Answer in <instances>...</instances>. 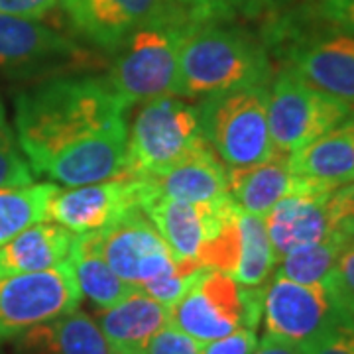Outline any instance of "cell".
Segmentation results:
<instances>
[{"label": "cell", "instance_id": "1", "mask_svg": "<svg viewBox=\"0 0 354 354\" xmlns=\"http://www.w3.org/2000/svg\"><path fill=\"white\" fill-rule=\"evenodd\" d=\"M128 109L104 77L41 79L14 97L16 138L36 176L101 183L127 174Z\"/></svg>", "mask_w": 354, "mask_h": 354}, {"label": "cell", "instance_id": "2", "mask_svg": "<svg viewBox=\"0 0 354 354\" xmlns=\"http://www.w3.org/2000/svg\"><path fill=\"white\" fill-rule=\"evenodd\" d=\"M274 75L262 34L241 22H189L174 95L203 101L239 88L268 87Z\"/></svg>", "mask_w": 354, "mask_h": 354}, {"label": "cell", "instance_id": "3", "mask_svg": "<svg viewBox=\"0 0 354 354\" xmlns=\"http://www.w3.org/2000/svg\"><path fill=\"white\" fill-rule=\"evenodd\" d=\"M260 34L281 67L354 109V34L307 16L297 4L264 22Z\"/></svg>", "mask_w": 354, "mask_h": 354}, {"label": "cell", "instance_id": "4", "mask_svg": "<svg viewBox=\"0 0 354 354\" xmlns=\"http://www.w3.org/2000/svg\"><path fill=\"white\" fill-rule=\"evenodd\" d=\"M266 286L246 288L221 270L203 268L189 290L169 307V327L209 342L239 329H258Z\"/></svg>", "mask_w": 354, "mask_h": 354}, {"label": "cell", "instance_id": "5", "mask_svg": "<svg viewBox=\"0 0 354 354\" xmlns=\"http://www.w3.org/2000/svg\"><path fill=\"white\" fill-rule=\"evenodd\" d=\"M187 26L183 14L167 18L138 30L114 51L104 79L128 106L174 95Z\"/></svg>", "mask_w": 354, "mask_h": 354}, {"label": "cell", "instance_id": "6", "mask_svg": "<svg viewBox=\"0 0 354 354\" xmlns=\"http://www.w3.org/2000/svg\"><path fill=\"white\" fill-rule=\"evenodd\" d=\"M205 142L199 104L176 95L142 102L128 127L127 174L142 179L162 176Z\"/></svg>", "mask_w": 354, "mask_h": 354}, {"label": "cell", "instance_id": "7", "mask_svg": "<svg viewBox=\"0 0 354 354\" xmlns=\"http://www.w3.org/2000/svg\"><path fill=\"white\" fill-rule=\"evenodd\" d=\"M268 87L239 88L199 102L203 136L228 169L262 164L276 153L268 124Z\"/></svg>", "mask_w": 354, "mask_h": 354}, {"label": "cell", "instance_id": "8", "mask_svg": "<svg viewBox=\"0 0 354 354\" xmlns=\"http://www.w3.org/2000/svg\"><path fill=\"white\" fill-rule=\"evenodd\" d=\"M276 262L295 248L333 236L354 242V181L333 189L290 195L264 216Z\"/></svg>", "mask_w": 354, "mask_h": 354}, {"label": "cell", "instance_id": "9", "mask_svg": "<svg viewBox=\"0 0 354 354\" xmlns=\"http://www.w3.org/2000/svg\"><path fill=\"white\" fill-rule=\"evenodd\" d=\"M270 85L268 124L274 152L290 156L354 116L351 104L309 87L286 67Z\"/></svg>", "mask_w": 354, "mask_h": 354}, {"label": "cell", "instance_id": "10", "mask_svg": "<svg viewBox=\"0 0 354 354\" xmlns=\"http://www.w3.org/2000/svg\"><path fill=\"white\" fill-rule=\"evenodd\" d=\"M99 65L95 53L50 26L0 14V73L50 79Z\"/></svg>", "mask_w": 354, "mask_h": 354}, {"label": "cell", "instance_id": "11", "mask_svg": "<svg viewBox=\"0 0 354 354\" xmlns=\"http://www.w3.org/2000/svg\"><path fill=\"white\" fill-rule=\"evenodd\" d=\"M79 301L81 290L69 262L0 278V342L75 311Z\"/></svg>", "mask_w": 354, "mask_h": 354}, {"label": "cell", "instance_id": "12", "mask_svg": "<svg viewBox=\"0 0 354 354\" xmlns=\"http://www.w3.org/2000/svg\"><path fill=\"white\" fill-rule=\"evenodd\" d=\"M266 335L299 348L315 342L335 325L351 319L335 304L325 283H297L274 276L264 295Z\"/></svg>", "mask_w": 354, "mask_h": 354}, {"label": "cell", "instance_id": "13", "mask_svg": "<svg viewBox=\"0 0 354 354\" xmlns=\"http://www.w3.org/2000/svg\"><path fill=\"white\" fill-rule=\"evenodd\" d=\"M93 234L106 264L134 290L169 274L177 266V258L142 209H132Z\"/></svg>", "mask_w": 354, "mask_h": 354}, {"label": "cell", "instance_id": "14", "mask_svg": "<svg viewBox=\"0 0 354 354\" xmlns=\"http://www.w3.org/2000/svg\"><path fill=\"white\" fill-rule=\"evenodd\" d=\"M59 6L79 38L111 55L142 28L183 14L171 0H59Z\"/></svg>", "mask_w": 354, "mask_h": 354}, {"label": "cell", "instance_id": "15", "mask_svg": "<svg viewBox=\"0 0 354 354\" xmlns=\"http://www.w3.org/2000/svg\"><path fill=\"white\" fill-rule=\"evenodd\" d=\"M140 209L152 221L177 260H189L203 266L205 248L218 234L236 205L230 197L216 203H189L162 197L152 193L144 179Z\"/></svg>", "mask_w": 354, "mask_h": 354}, {"label": "cell", "instance_id": "16", "mask_svg": "<svg viewBox=\"0 0 354 354\" xmlns=\"http://www.w3.org/2000/svg\"><path fill=\"white\" fill-rule=\"evenodd\" d=\"M142 193L144 179L130 174L91 185L57 187L48 203V221L75 234L95 232L140 209Z\"/></svg>", "mask_w": 354, "mask_h": 354}, {"label": "cell", "instance_id": "17", "mask_svg": "<svg viewBox=\"0 0 354 354\" xmlns=\"http://www.w3.org/2000/svg\"><path fill=\"white\" fill-rule=\"evenodd\" d=\"M291 171L290 156L274 153L262 164L228 169V195L232 203L250 215L266 216L281 199L325 191Z\"/></svg>", "mask_w": 354, "mask_h": 354}, {"label": "cell", "instance_id": "18", "mask_svg": "<svg viewBox=\"0 0 354 354\" xmlns=\"http://www.w3.org/2000/svg\"><path fill=\"white\" fill-rule=\"evenodd\" d=\"M97 325L113 354H146L153 337L169 325V307L136 290L118 304L97 309Z\"/></svg>", "mask_w": 354, "mask_h": 354}, {"label": "cell", "instance_id": "19", "mask_svg": "<svg viewBox=\"0 0 354 354\" xmlns=\"http://www.w3.org/2000/svg\"><path fill=\"white\" fill-rule=\"evenodd\" d=\"M156 195L189 203L228 199V167L205 142L162 176L146 179Z\"/></svg>", "mask_w": 354, "mask_h": 354}, {"label": "cell", "instance_id": "20", "mask_svg": "<svg viewBox=\"0 0 354 354\" xmlns=\"http://www.w3.org/2000/svg\"><path fill=\"white\" fill-rule=\"evenodd\" d=\"M291 171L321 187H341L354 181V116L290 153Z\"/></svg>", "mask_w": 354, "mask_h": 354}, {"label": "cell", "instance_id": "21", "mask_svg": "<svg viewBox=\"0 0 354 354\" xmlns=\"http://www.w3.org/2000/svg\"><path fill=\"white\" fill-rule=\"evenodd\" d=\"M16 354H113L97 321L71 311L16 337Z\"/></svg>", "mask_w": 354, "mask_h": 354}, {"label": "cell", "instance_id": "22", "mask_svg": "<svg viewBox=\"0 0 354 354\" xmlns=\"http://www.w3.org/2000/svg\"><path fill=\"white\" fill-rule=\"evenodd\" d=\"M73 234L55 223H36L0 246V278L44 272L69 258Z\"/></svg>", "mask_w": 354, "mask_h": 354}, {"label": "cell", "instance_id": "23", "mask_svg": "<svg viewBox=\"0 0 354 354\" xmlns=\"http://www.w3.org/2000/svg\"><path fill=\"white\" fill-rule=\"evenodd\" d=\"M67 262L75 274L81 295H85L97 309L118 304L132 291H136L118 278L113 268L106 264L93 232L73 236Z\"/></svg>", "mask_w": 354, "mask_h": 354}, {"label": "cell", "instance_id": "24", "mask_svg": "<svg viewBox=\"0 0 354 354\" xmlns=\"http://www.w3.org/2000/svg\"><path fill=\"white\" fill-rule=\"evenodd\" d=\"M55 189L53 183L0 189V246L28 227L48 221V203Z\"/></svg>", "mask_w": 354, "mask_h": 354}, {"label": "cell", "instance_id": "25", "mask_svg": "<svg viewBox=\"0 0 354 354\" xmlns=\"http://www.w3.org/2000/svg\"><path fill=\"white\" fill-rule=\"evenodd\" d=\"M239 225H241V256L232 278L246 288L266 286L274 266L278 262L266 230L264 216L241 211Z\"/></svg>", "mask_w": 354, "mask_h": 354}, {"label": "cell", "instance_id": "26", "mask_svg": "<svg viewBox=\"0 0 354 354\" xmlns=\"http://www.w3.org/2000/svg\"><path fill=\"white\" fill-rule=\"evenodd\" d=\"M189 22L272 20L297 0H171Z\"/></svg>", "mask_w": 354, "mask_h": 354}, {"label": "cell", "instance_id": "27", "mask_svg": "<svg viewBox=\"0 0 354 354\" xmlns=\"http://www.w3.org/2000/svg\"><path fill=\"white\" fill-rule=\"evenodd\" d=\"M348 244H353V241L342 239V236H333L317 244L295 248L279 260L276 274L297 283H307V286L323 283Z\"/></svg>", "mask_w": 354, "mask_h": 354}, {"label": "cell", "instance_id": "28", "mask_svg": "<svg viewBox=\"0 0 354 354\" xmlns=\"http://www.w3.org/2000/svg\"><path fill=\"white\" fill-rule=\"evenodd\" d=\"M34 177L36 174L28 164L26 156H22V148L0 102V189L32 185Z\"/></svg>", "mask_w": 354, "mask_h": 354}, {"label": "cell", "instance_id": "29", "mask_svg": "<svg viewBox=\"0 0 354 354\" xmlns=\"http://www.w3.org/2000/svg\"><path fill=\"white\" fill-rule=\"evenodd\" d=\"M335 304L346 313L354 307V242L348 244L335 262L330 274L323 281Z\"/></svg>", "mask_w": 354, "mask_h": 354}, {"label": "cell", "instance_id": "30", "mask_svg": "<svg viewBox=\"0 0 354 354\" xmlns=\"http://www.w3.org/2000/svg\"><path fill=\"white\" fill-rule=\"evenodd\" d=\"M297 8L315 20L354 34V0H301Z\"/></svg>", "mask_w": 354, "mask_h": 354}, {"label": "cell", "instance_id": "31", "mask_svg": "<svg viewBox=\"0 0 354 354\" xmlns=\"http://www.w3.org/2000/svg\"><path fill=\"white\" fill-rule=\"evenodd\" d=\"M301 351L304 354H354V321L344 319Z\"/></svg>", "mask_w": 354, "mask_h": 354}, {"label": "cell", "instance_id": "32", "mask_svg": "<svg viewBox=\"0 0 354 354\" xmlns=\"http://www.w3.org/2000/svg\"><path fill=\"white\" fill-rule=\"evenodd\" d=\"M258 342L256 330L239 329L215 341L201 342V354H252Z\"/></svg>", "mask_w": 354, "mask_h": 354}, {"label": "cell", "instance_id": "33", "mask_svg": "<svg viewBox=\"0 0 354 354\" xmlns=\"http://www.w3.org/2000/svg\"><path fill=\"white\" fill-rule=\"evenodd\" d=\"M146 354H201V342L167 325L153 337Z\"/></svg>", "mask_w": 354, "mask_h": 354}, {"label": "cell", "instance_id": "34", "mask_svg": "<svg viewBox=\"0 0 354 354\" xmlns=\"http://www.w3.org/2000/svg\"><path fill=\"white\" fill-rule=\"evenodd\" d=\"M59 0H0V14L39 20L55 8Z\"/></svg>", "mask_w": 354, "mask_h": 354}, {"label": "cell", "instance_id": "35", "mask_svg": "<svg viewBox=\"0 0 354 354\" xmlns=\"http://www.w3.org/2000/svg\"><path fill=\"white\" fill-rule=\"evenodd\" d=\"M252 354H304V351L291 342L279 341V339H274L270 335H264V339L258 342V346L254 348Z\"/></svg>", "mask_w": 354, "mask_h": 354}, {"label": "cell", "instance_id": "36", "mask_svg": "<svg viewBox=\"0 0 354 354\" xmlns=\"http://www.w3.org/2000/svg\"><path fill=\"white\" fill-rule=\"evenodd\" d=\"M346 315L351 317V319H353V321H354V307H353V309H348V311H346Z\"/></svg>", "mask_w": 354, "mask_h": 354}]
</instances>
